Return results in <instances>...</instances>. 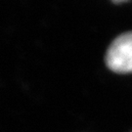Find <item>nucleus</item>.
<instances>
[{
  "label": "nucleus",
  "mask_w": 132,
  "mask_h": 132,
  "mask_svg": "<svg viewBox=\"0 0 132 132\" xmlns=\"http://www.w3.org/2000/svg\"><path fill=\"white\" fill-rule=\"evenodd\" d=\"M106 64L116 72H132V31L119 35L109 46Z\"/></svg>",
  "instance_id": "obj_1"
},
{
  "label": "nucleus",
  "mask_w": 132,
  "mask_h": 132,
  "mask_svg": "<svg viewBox=\"0 0 132 132\" xmlns=\"http://www.w3.org/2000/svg\"><path fill=\"white\" fill-rule=\"evenodd\" d=\"M114 3H121V2H124V1H127V0H113Z\"/></svg>",
  "instance_id": "obj_2"
}]
</instances>
